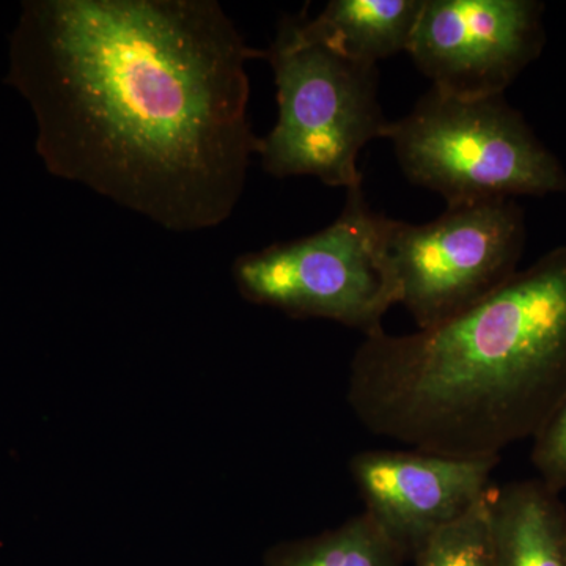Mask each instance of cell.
I'll use <instances>...</instances> for the list:
<instances>
[{
    "label": "cell",
    "instance_id": "1",
    "mask_svg": "<svg viewBox=\"0 0 566 566\" xmlns=\"http://www.w3.org/2000/svg\"><path fill=\"white\" fill-rule=\"evenodd\" d=\"M245 43L214 0H28L6 82L48 172L177 233L240 203L262 137Z\"/></svg>",
    "mask_w": 566,
    "mask_h": 566
},
{
    "label": "cell",
    "instance_id": "2",
    "mask_svg": "<svg viewBox=\"0 0 566 566\" xmlns=\"http://www.w3.org/2000/svg\"><path fill=\"white\" fill-rule=\"evenodd\" d=\"M346 398L365 430L423 452L535 439L566 398V245L444 323L365 337Z\"/></svg>",
    "mask_w": 566,
    "mask_h": 566
},
{
    "label": "cell",
    "instance_id": "3",
    "mask_svg": "<svg viewBox=\"0 0 566 566\" xmlns=\"http://www.w3.org/2000/svg\"><path fill=\"white\" fill-rule=\"evenodd\" d=\"M307 13L285 18L264 51L277 88L274 128L260 140L263 169L275 178L315 177L349 189L363 182L357 158L386 137L378 66L354 61L316 39Z\"/></svg>",
    "mask_w": 566,
    "mask_h": 566
},
{
    "label": "cell",
    "instance_id": "4",
    "mask_svg": "<svg viewBox=\"0 0 566 566\" xmlns=\"http://www.w3.org/2000/svg\"><path fill=\"white\" fill-rule=\"evenodd\" d=\"M386 139L406 177L447 207L566 193L564 167L504 95L461 99L431 87Z\"/></svg>",
    "mask_w": 566,
    "mask_h": 566
},
{
    "label": "cell",
    "instance_id": "5",
    "mask_svg": "<svg viewBox=\"0 0 566 566\" xmlns=\"http://www.w3.org/2000/svg\"><path fill=\"white\" fill-rule=\"evenodd\" d=\"M387 226L389 218L368 207L363 182L353 186L326 229L238 256V292L292 318L331 319L365 337L379 333L387 312L400 304Z\"/></svg>",
    "mask_w": 566,
    "mask_h": 566
},
{
    "label": "cell",
    "instance_id": "6",
    "mask_svg": "<svg viewBox=\"0 0 566 566\" xmlns=\"http://www.w3.org/2000/svg\"><path fill=\"white\" fill-rule=\"evenodd\" d=\"M524 241V212L513 199L447 207L428 223L389 219L400 304L419 329L463 314L517 273Z\"/></svg>",
    "mask_w": 566,
    "mask_h": 566
},
{
    "label": "cell",
    "instance_id": "7",
    "mask_svg": "<svg viewBox=\"0 0 566 566\" xmlns=\"http://www.w3.org/2000/svg\"><path fill=\"white\" fill-rule=\"evenodd\" d=\"M543 11L535 0H424L408 54L444 95H504L542 54Z\"/></svg>",
    "mask_w": 566,
    "mask_h": 566
},
{
    "label": "cell",
    "instance_id": "8",
    "mask_svg": "<svg viewBox=\"0 0 566 566\" xmlns=\"http://www.w3.org/2000/svg\"><path fill=\"white\" fill-rule=\"evenodd\" d=\"M501 458L368 450L349 461L364 512L412 560L424 543L485 497Z\"/></svg>",
    "mask_w": 566,
    "mask_h": 566
},
{
    "label": "cell",
    "instance_id": "9",
    "mask_svg": "<svg viewBox=\"0 0 566 566\" xmlns=\"http://www.w3.org/2000/svg\"><path fill=\"white\" fill-rule=\"evenodd\" d=\"M495 566H566V506L542 479L490 488Z\"/></svg>",
    "mask_w": 566,
    "mask_h": 566
},
{
    "label": "cell",
    "instance_id": "10",
    "mask_svg": "<svg viewBox=\"0 0 566 566\" xmlns=\"http://www.w3.org/2000/svg\"><path fill=\"white\" fill-rule=\"evenodd\" d=\"M424 0H333L307 17L316 39L354 61L376 65L409 52Z\"/></svg>",
    "mask_w": 566,
    "mask_h": 566
},
{
    "label": "cell",
    "instance_id": "11",
    "mask_svg": "<svg viewBox=\"0 0 566 566\" xmlns=\"http://www.w3.org/2000/svg\"><path fill=\"white\" fill-rule=\"evenodd\" d=\"M406 558L367 513L268 551L264 566H403Z\"/></svg>",
    "mask_w": 566,
    "mask_h": 566
},
{
    "label": "cell",
    "instance_id": "12",
    "mask_svg": "<svg viewBox=\"0 0 566 566\" xmlns=\"http://www.w3.org/2000/svg\"><path fill=\"white\" fill-rule=\"evenodd\" d=\"M486 495L465 515L436 532L412 558L415 566H495Z\"/></svg>",
    "mask_w": 566,
    "mask_h": 566
},
{
    "label": "cell",
    "instance_id": "13",
    "mask_svg": "<svg viewBox=\"0 0 566 566\" xmlns=\"http://www.w3.org/2000/svg\"><path fill=\"white\" fill-rule=\"evenodd\" d=\"M532 464L543 482L558 493L566 491V398L546 427L535 436Z\"/></svg>",
    "mask_w": 566,
    "mask_h": 566
}]
</instances>
